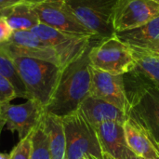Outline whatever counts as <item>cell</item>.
Segmentation results:
<instances>
[{
    "instance_id": "6da1fadb",
    "label": "cell",
    "mask_w": 159,
    "mask_h": 159,
    "mask_svg": "<svg viewBox=\"0 0 159 159\" xmlns=\"http://www.w3.org/2000/svg\"><path fill=\"white\" fill-rule=\"evenodd\" d=\"M89 48L80 57L62 68L56 89L45 108V113L62 118L77 111L83 101L90 94Z\"/></svg>"
},
{
    "instance_id": "7a4b0ae2",
    "label": "cell",
    "mask_w": 159,
    "mask_h": 159,
    "mask_svg": "<svg viewBox=\"0 0 159 159\" xmlns=\"http://www.w3.org/2000/svg\"><path fill=\"white\" fill-rule=\"evenodd\" d=\"M127 115L139 124L159 148V88L136 67L123 75Z\"/></svg>"
},
{
    "instance_id": "3957f363",
    "label": "cell",
    "mask_w": 159,
    "mask_h": 159,
    "mask_svg": "<svg viewBox=\"0 0 159 159\" xmlns=\"http://www.w3.org/2000/svg\"><path fill=\"white\" fill-rule=\"evenodd\" d=\"M12 59L29 99L38 102L45 110L56 89L62 69L42 60L23 57Z\"/></svg>"
},
{
    "instance_id": "277c9868",
    "label": "cell",
    "mask_w": 159,
    "mask_h": 159,
    "mask_svg": "<svg viewBox=\"0 0 159 159\" xmlns=\"http://www.w3.org/2000/svg\"><path fill=\"white\" fill-rule=\"evenodd\" d=\"M89 59L92 68L116 75H123L136 67L132 48L116 33L91 45Z\"/></svg>"
},
{
    "instance_id": "5b68a950",
    "label": "cell",
    "mask_w": 159,
    "mask_h": 159,
    "mask_svg": "<svg viewBox=\"0 0 159 159\" xmlns=\"http://www.w3.org/2000/svg\"><path fill=\"white\" fill-rule=\"evenodd\" d=\"M61 119L66 138L65 159H103L96 130L79 110Z\"/></svg>"
},
{
    "instance_id": "8992f818",
    "label": "cell",
    "mask_w": 159,
    "mask_h": 159,
    "mask_svg": "<svg viewBox=\"0 0 159 159\" xmlns=\"http://www.w3.org/2000/svg\"><path fill=\"white\" fill-rule=\"evenodd\" d=\"M116 1L64 0L75 18L100 40L115 34L112 24V14Z\"/></svg>"
},
{
    "instance_id": "52a82bcc",
    "label": "cell",
    "mask_w": 159,
    "mask_h": 159,
    "mask_svg": "<svg viewBox=\"0 0 159 159\" xmlns=\"http://www.w3.org/2000/svg\"><path fill=\"white\" fill-rule=\"evenodd\" d=\"M31 6L38 16L40 23L69 35L97 38L91 31L75 18L64 0H46Z\"/></svg>"
},
{
    "instance_id": "ba28073f",
    "label": "cell",
    "mask_w": 159,
    "mask_h": 159,
    "mask_svg": "<svg viewBox=\"0 0 159 159\" xmlns=\"http://www.w3.org/2000/svg\"><path fill=\"white\" fill-rule=\"evenodd\" d=\"M32 32L55 51L61 69L80 57L91 46L92 40L95 39L69 35L43 23L36 25Z\"/></svg>"
},
{
    "instance_id": "9c48e42d",
    "label": "cell",
    "mask_w": 159,
    "mask_h": 159,
    "mask_svg": "<svg viewBox=\"0 0 159 159\" xmlns=\"http://www.w3.org/2000/svg\"><path fill=\"white\" fill-rule=\"evenodd\" d=\"M159 16V4L153 0H117L112 14L115 33L140 27Z\"/></svg>"
},
{
    "instance_id": "30bf717a",
    "label": "cell",
    "mask_w": 159,
    "mask_h": 159,
    "mask_svg": "<svg viewBox=\"0 0 159 159\" xmlns=\"http://www.w3.org/2000/svg\"><path fill=\"white\" fill-rule=\"evenodd\" d=\"M44 115V108L31 99L20 104H0V119L5 122L8 130L18 133L20 140L35 129Z\"/></svg>"
},
{
    "instance_id": "8fae6325",
    "label": "cell",
    "mask_w": 159,
    "mask_h": 159,
    "mask_svg": "<svg viewBox=\"0 0 159 159\" xmlns=\"http://www.w3.org/2000/svg\"><path fill=\"white\" fill-rule=\"evenodd\" d=\"M0 47L11 58L37 59L52 62L61 67L55 51L32 31L14 32L11 38L7 42L1 44Z\"/></svg>"
},
{
    "instance_id": "7c38bea8",
    "label": "cell",
    "mask_w": 159,
    "mask_h": 159,
    "mask_svg": "<svg viewBox=\"0 0 159 159\" xmlns=\"http://www.w3.org/2000/svg\"><path fill=\"white\" fill-rule=\"evenodd\" d=\"M89 95L104 100L127 113L129 104L123 75H112L91 67V88Z\"/></svg>"
},
{
    "instance_id": "4fadbf2b",
    "label": "cell",
    "mask_w": 159,
    "mask_h": 159,
    "mask_svg": "<svg viewBox=\"0 0 159 159\" xmlns=\"http://www.w3.org/2000/svg\"><path fill=\"white\" fill-rule=\"evenodd\" d=\"M102 152L114 159H130L133 152L128 145L124 124L105 122L95 128Z\"/></svg>"
},
{
    "instance_id": "5bb4252c",
    "label": "cell",
    "mask_w": 159,
    "mask_h": 159,
    "mask_svg": "<svg viewBox=\"0 0 159 159\" xmlns=\"http://www.w3.org/2000/svg\"><path fill=\"white\" fill-rule=\"evenodd\" d=\"M78 110L93 128L105 122L124 124L129 119L125 111L92 95H89L83 101Z\"/></svg>"
},
{
    "instance_id": "9a60e30c",
    "label": "cell",
    "mask_w": 159,
    "mask_h": 159,
    "mask_svg": "<svg viewBox=\"0 0 159 159\" xmlns=\"http://www.w3.org/2000/svg\"><path fill=\"white\" fill-rule=\"evenodd\" d=\"M126 140L130 150L139 157L159 159V148L149 134L134 120L129 118L124 123Z\"/></svg>"
},
{
    "instance_id": "2e32d148",
    "label": "cell",
    "mask_w": 159,
    "mask_h": 159,
    "mask_svg": "<svg viewBox=\"0 0 159 159\" xmlns=\"http://www.w3.org/2000/svg\"><path fill=\"white\" fill-rule=\"evenodd\" d=\"M116 34L130 47L156 51L159 46V16L140 27Z\"/></svg>"
},
{
    "instance_id": "e0dca14e",
    "label": "cell",
    "mask_w": 159,
    "mask_h": 159,
    "mask_svg": "<svg viewBox=\"0 0 159 159\" xmlns=\"http://www.w3.org/2000/svg\"><path fill=\"white\" fill-rule=\"evenodd\" d=\"M52 159H65L66 138L61 117L45 113L43 117Z\"/></svg>"
},
{
    "instance_id": "ac0fdd59",
    "label": "cell",
    "mask_w": 159,
    "mask_h": 159,
    "mask_svg": "<svg viewBox=\"0 0 159 159\" xmlns=\"http://www.w3.org/2000/svg\"><path fill=\"white\" fill-rule=\"evenodd\" d=\"M0 15L6 18L14 32L32 31L40 23L38 16L32 6L25 2L5 10Z\"/></svg>"
},
{
    "instance_id": "d6986e66",
    "label": "cell",
    "mask_w": 159,
    "mask_h": 159,
    "mask_svg": "<svg viewBox=\"0 0 159 159\" xmlns=\"http://www.w3.org/2000/svg\"><path fill=\"white\" fill-rule=\"evenodd\" d=\"M136 68L159 88V56L154 50L131 47Z\"/></svg>"
},
{
    "instance_id": "ffe728a7",
    "label": "cell",
    "mask_w": 159,
    "mask_h": 159,
    "mask_svg": "<svg viewBox=\"0 0 159 159\" xmlns=\"http://www.w3.org/2000/svg\"><path fill=\"white\" fill-rule=\"evenodd\" d=\"M0 75L6 77L15 88L19 98L29 100L25 87L18 74L13 59L0 47Z\"/></svg>"
},
{
    "instance_id": "44dd1931",
    "label": "cell",
    "mask_w": 159,
    "mask_h": 159,
    "mask_svg": "<svg viewBox=\"0 0 159 159\" xmlns=\"http://www.w3.org/2000/svg\"><path fill=\"white\" fill-rule=\"evenodd\" d=\"M30 159H52L49 150L48 137L45 129L43 118L35 127L32 134V149Z\"/></svg>"
},
{
    "instance_id": "7402d4cb",
    "label": "cell",
    "mask_w": 159,
    "mask_h": 159,
    "mask_svg": "<svg viewBox=\"0 0 159 159\" xmlns=\"http://www.w3.org/2000/svg\"><path fill=\"white\" fill-rule=\"evenodd\" d=\"M33 131L23 139L20 140L18 144L13 148V150L9 154L8 159H30Z\"/></svg>"
},
{
    "instance_id": "603a6c76",
    "label": "cell",
    "mask_w": 159,
    "mask_h": 159,
    "mask_svg": "<svg viewBox=\"0 0 159 159\" xmlns=\"http://www.w3.org/2000/svg\"><path fill=\"white\" fill-rule=\"evenodd\" d=\"M15 98H19L15 88L9 80L0 75V104L8 103Z\"/></svg>"
},
{
    "instance_id": "cb8c5ba5",
    "label": "cell",
    "mask_w": 159,
    "mask_h": 159,
    "mask_svg": "<svg viewBox=\"0 0 159 159\" xmlns=\"http://www.w3.org/2000/svg\"><path fill=\"white\" fill-rule=\"evenodd\" d=\"M13 33L14 31L8 24L6 18L0 15V45L7 42L11 38Z\"/></svg>"
},
{
    "instance_id": "d4e9b609",
    "label": "cell",
    "mask_w": 159,
    "mask_h": 159,
    "mask_svg": "<svg viewBox=\"0 0 159 159\" xmlns=\"http://www.w3.org/2000/svg\"><path fill=\"white\" fill-rule=\"evenodd\" d=\"M23 2H25V0H0V14L5 10Z\"/></svg>"
},
{
    "instance_id": "484cf974",
    "label": "cell",
    "mask_w": 159,
    "mask_h": 159,
    "mask_svg": "<svg viewBox=\"0 0 159 159\" xmlns=\"http://www.w3.org/2000/svg\"><path fill=\"white\" fill-rule=\"evenodd\" d=\"M46 0H25V3L27 4H30V5H34V4H39V3H42Z\"/></svg>"
},
{
    "instance_id": "4316f807",
    "label": "cell",
    "mask_w": 159,
    "mask_h": 159,
    "mask_svg": "<svg viewBox=\"0 0 159 159\" xmlns=\"http://www.w3.org/2000/svg\"><path fill=\"white\" fill-rule=\"evenodd\" d=\"M87 159H98V158H95V157H87ZM103 159H114L111 156H109L108 154H105V153H103Z\"/></svg>"
},
{
    "instance_id": "83f0119b",
    "label": "cell",
    "mask_w": 159,
    "mask_h": 159,
    "mask_svg": "<svg viewBox=\"0 0 159 159\" xmlns=\"http://www.w3.org/2000/svg\"><path fill=\"white\" fill-rule=\"evenodd\" d=\"M8 157H9V154H3L0 152V159H8Z\"/></svg>"
},
{
    "instance_id": "f1b7e54d",
    "label": "cell",
    "mask_w": 159,
    "mask_h": 159,
    "mask_svg": "<svg viewBox=\"0 0 159 159\" xmlns=\"http://www.w3.org/2000/svg\"><path fill=\"white\" fill-rule=\"evenodd\" d=\"M4 127H5V122L0 119V135H1V132H2V129Z\"/></svg>"
},
{
    "instance_id": "f546056e",
    "label": "cell",
    "mask_w": 159,
    "mask_h": 159,
    "mask_svg": "<svg viewBox=\"0 0 159 159\" xmlns=\"http://www.w3.org/2000/svg\"><path fill=\"white\" fill-rule=\"evenodd\" d=\"M130 159H141V157H139L138 156H136L134 153H133V155L131 156V157H130Z\"/></svg>"
},
{
    "instance_id": "4dcf8cb0",
    "label": "cell",
    "mask_w": 159,
    "mask_h": 159,
    "mask_svg": "<svg viewBox=\"0 0 159 159\" xmlns=\"http://www.w3.org/2000/svg\"><path fill=\"white\" fill-rule=\"evenodd\" d=\"M156 52H157V53L158 54V56H159V46H158V48H157L156 49Z\"/></svg>"
},
{
    "instance_id": "1f68e13d",
    "label": "cell",
    "mask_w": 159,
    "mask_h": 159,
    "mask_svg": "<svg viewBox=\"0 0 159 159\" xmlns=\"http://www.w3.org/2000/svg\"><path fill=\"white\" fill-rule=\"evenodd\" d=\"M153 1H155V2H157V3H158L159 4V0H153Z\"/></svg>"
},
{
    "instance_id": "d6a6232c",
    "label": "cell",
    "mask_w": 159,
    "mask_h": 159,
    "mask_svg": "<svg viewBox=\"0 0 159 159\" xmlns=\"http://www.w3.org/2000/svg\"><path fill=\"white\" fill-rule=\"evenodd\" d=\"M80 159H87V158H85V157H84V158H80Z\"/></svg>"
},
{
    "instance_id": "836d02e7",
    "label": "cell",
    "mask_w": 159,
    "mask_h": 159,
    "mask_svg": "<svg viewBox=\"0 0 159 159\" xmlns=\"http://www.w3.org/2000/svg\"><path fill=\"white\" fill-rule=\"evenodd\" d=\"M141 159H146V158H141Z\"/></svg>"
}]
</instances>
